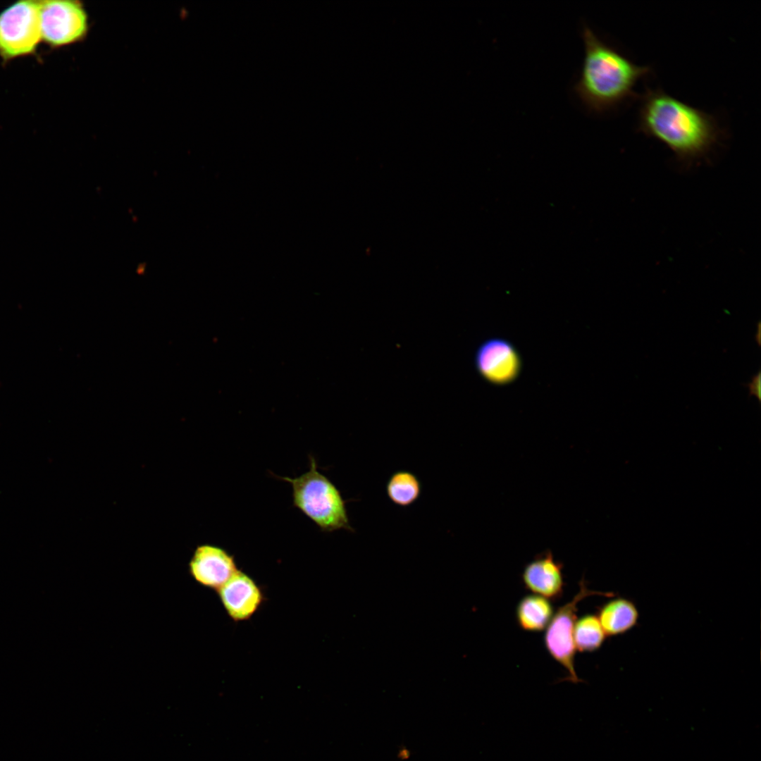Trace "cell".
<instances>
[{"label":"cell","mask_w":761,"mask_h":761,"mask_svg":"<svg viewBox=\"0 0 761 761\" xmlns=\"http://www.w3.org/2000/svg\"><path fill=\"white\" fill-rule=\"evenodd\" d=\"M640 129L686 161L706 155L719 137L710 115L659 89L648 90L643 97Z\"/></svg>","instance_id":"6da1fadb"},{"label":"cell","mask_w":761,"mask_h":761,"mask_svg":"<svg viewBox=\"0 0 761 761\" xmlns=\"http://www.w3.org/2000/svg\"><path fill=\"white\" fill-rule=\"evenodd\" d=\"M582 37L585 54L574 90L588 109L602 112L632 96L637 81L650 68L632 63L587 26Z\"/></svg>","instance_id":"7a4b0ae2"},{"label":"cell","mask_w":761,"mask_h":761,"mask_svg":"<svg viewBox=\"0 0 761 761\" xmlns=\"http://www.w3.org/2000/svg\"><path fill=\"white\" fill-rule=\"evenodd\" d=\"M276 477L290 483L293 506L321 531H354L349 522L346 501L336 485L318 471L313 456L309 457V470L302 475L295 478Z\"/></svg>","instance_id":"3957f363"},{"label":"cell","mask_w":761,"mask_h":761,"mask_svg":"<svg viewBox=\"0 0 761 761\" xmlns=\"http://www.w3.org/2000/svg\"><path fill=\"white\" fill-rule=\"evenodd\" d=\"M41 41L39 1H19L0 13V58L4 64L35 55Z\"/></svg>","instance_id":"277c9868"},{"label":"cell","mask_w":761,"mask_h":761,"mask_svg":"<svg viewBox=\"0 0 761 761\" xmlns=\"http://www.w3.org/2000/svg\"><path fill=\"white\" fill-rule=\"evenodd\" d=\"M612 598V592L590 590L583 577L579 581V589L572 599L560 606L554 613L545 629L544 644L550 655L567 672L563 681L574 683L582 682L574 667L576 648L574 642V628L576 620L579 602L592 595Z\"/></svg>","instance_id":"5b68a950"},{"label":"cell","mask_w":761,"mask_h":761,"mask_svg":"<svg viewBox=\"0 0 761 761\" xmlns=\"http://www.w3.org/2000/svg\"><path fill=\"white\" fill-rule=\"evenodd\" d=\"M42 41L58 49L83 41L89 31L84 4L78 0L39 1Z\"/></svg>","instance_id":"8992f818"},{"label":"cell","mask_w":761,"mask_h":761,"mask_svg":"<svg viewBox=\"0 0 761 761\" xmlns=\"http://www.w3.org/2000/svg\"><path fill=\"white\" fill-rule=\"evenodd\" d=\"M474 360L480 376L497 385L513 382L521 369V360L516 349L502 338L484 341L477 349Z\"/></svg>","instance_id":"52a82bcc"},{"label":"cell","mask_w":761,"mask_h":761,"mask_svg":"<svg viewBox=\"0 0 761 761\" xmlns=\"http://www.w3.org/2000/svg\"><path fill=\"white\" fill-rule=\"evenodd\" d=\"M233 555L209 543L197 545L188 563V571L199 585L218 590L238 570Z\"/></svg>","instance_id":"ba28073f"},{"label":"cell","mask_w":761,"mask_h":761,"mask_svg":"<svg viewBox=\"0 0 761 761\" xmlns=\"http://www.w3.org/2000/svg\"><path fill=\"white\" fill-rule=\"evenodd\" d=\"M216 592L226 614L236 623L250 619L265 601L262 588L240 569Z\"/></svg>","instance_id":"9c48e42d"},{"label":"cell","mask_w":761,"mask_h":761,"mask_svg":"<svg viewBox=\"0 0 761 761\" xmlns=\"http://www.w3.org/2000/svg\"><path fill=\"white\" fill-rule=\"evenodd\" d=\"M525 587L550 600L559 599L564 590L562 564L551 552H545L526 565L521 574Z\"/></svg>","instance_id":"30bf717a"},{"label":"cell","mask_w":761,"mask_h":761,"mask_svg":"<svg viewBox=\"0 0 761 761\" xmlns=\"http://www.w3.org/2000/svg\"><path fill=\"white\" fill-rule=\"evenodd\" d=\"M597 617L607 636L623 634L638 622L639 613L631 600L624 597H612L598 607Z\"/></svg>","instance_id":"8fae6325"},{"label":"cell","mask_w":761,"mask_h":761,"mask_svg":"<svg viewBox=\"0 0 761 761\" xmlns=\"http://www.w3.org/2000/svg\"><path fill=\"white\" fill-rule=\"evenodd\" d=\"M554 613L550 600L534 593L524 596L516 607L518 625L523 630L530 632L545 630Z\"/></svg>","instance_id":"7c38bea8"},{"label":"cell","mask_w":761,"mask_h":761,"mask_svg":"<svg viewBox=\"0 0 761 761\" xmlns=\"http://www.w3.org/2000/svg\"><path fill=\"white\" fill-rule=\"evenodd\" d=\"M421 483L418 477L407 470L394 472L385 485L388 499L401 507H407L415 503L421 496Z\"/></svg>","instance_id":"4fadbf2b"},{"label":"cell","mask_w":761,"mask_h":761,"mask_svg":"<svg viewBox=\"0 0 761 761\" xmlns=\"http://www.w3.org/2000/svg\"><path fill=\"white\" fill-rule=\"evenodd\" d=\"M607 635L597 617L587 614L576 619L574 628V642L579 652H594L605 641Z\"/></svg>","instance_id":"5bb4252c"},{"label":"cell","mask_w":761,"mask_h":761,"mask_svg":"<svg viewBox=\"0 0 761 761\" xmlns=\"http://www.w3.org/2000/svg\"><path fill=\"white\" fill-rule=\"evenodd\" d=\"M749 390V396H755L761 400V373L759 371L756 375L753 376L751 381L745 385Z\"/></svg>","instance_id":"9a60e30c"}]
</instances>
